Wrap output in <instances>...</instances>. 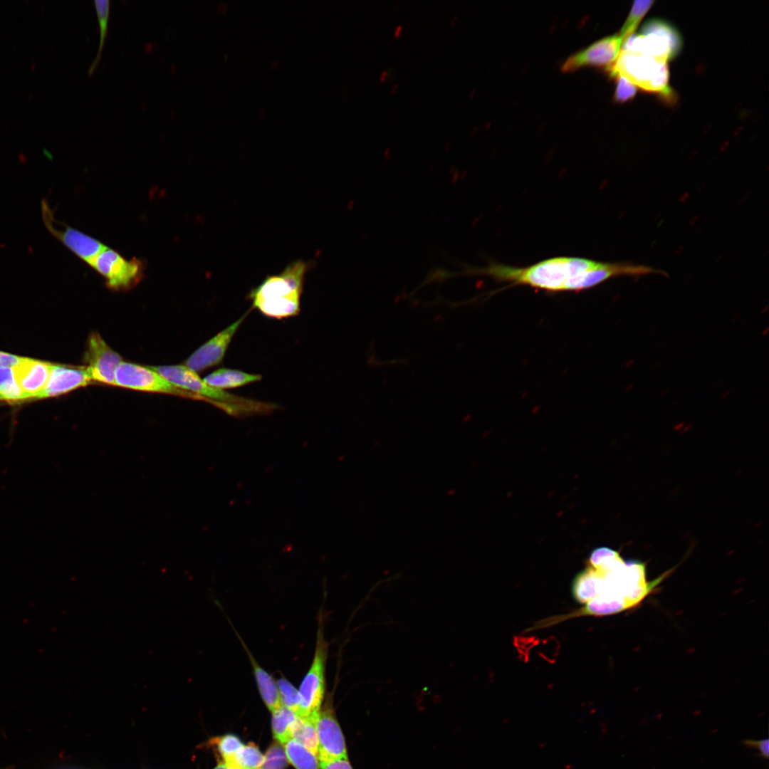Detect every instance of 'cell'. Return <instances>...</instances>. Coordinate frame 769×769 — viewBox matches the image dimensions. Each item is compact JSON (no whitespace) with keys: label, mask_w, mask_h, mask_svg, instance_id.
I'll use <instances>...</instances> for the list:
<instances>
[{"label":"cell","mask_w":769,"mask_h":769,"mask_svg":"<svg viewBox=\"0 0 769 769\" xmlns=\"http://www.w3.org/2000/svg\"><path fill=\"white\" fill-rule=\"evenodd\" d=\"M466 273L488 276L510 286H526L550 293L582 291L619 276L667 275L646 265L566 256L548 258L524 267L491 263L483 268H469Z\"/></svg>","instance_id":"6da1fadb"},{"label":"cell","mask_w":769,"mask_h":769,"mask_svg":"<svg viewBox=\"0 0 769 769\" xmlns=\"http://www.w3.org/2000/svg\"><path fill=\"white\" fill-rule=\"evenodd\" d=\"M311 267V262L297 260L279 273L267 276L247 295L252 303L251 308L279 320L297 315L300 311L305 275Z\"/></svg>","instance_id":"7a4b0ae2"},{"label":"cell","mask_w":769,"mask_h":769,"mask_svg":"<svg viewBox=\"0 0 769 769\" xmlns=\"http://www.w3.org/2000/svg\"><path fill=\"white\" fill-rule=\"evenodd\" d=\"M150 367L173 385L194 394L198 399L214 405L231 417L242 418L268 414L279 408L276 404L232 394L213 387L185 365Z\"/></svg>","instance_id":"3957f363"},{"label":"cell","mask_w":769,"mask_h":769,"mask_svg":"<svg viewBox=\"0 0 769 769\" xmlns=\"http://www.w3.org/2000/svg\"><path fill=\"white\" fill-rule=\"evenodd\" d=\"M611 78L620 75L642 90L656 93L672 100L674 92L669 86L667 62L647 55L624 49L607 68Z\"/></svg>","instance_id":"277c9868"},{"label":"cell","mask_w":769,"mask_h":769,"mask_svg":"<svg viewBox=\"0 0 769 769\" xmlns=\"http://www.w3.org/2000/svg\"><path fill=\"white\" fill-rule=\"evenodd\" d=\"M319 621L313 659L298 689L299 711L297 714L299 718L314 723L318 718L324 699L328 651L321 617Z\"/></svg>","instance_id":"5b68a950"},{"label":"cell","mask_w":769,"mask_h":769,"mask_svg":"<svg viewBox=\"0 0 769 769\" xmlns=\"http://www.w3.org/2000/svg\"><path fill=\"white\" fill-rule=\"evenodd\" d=\"M682 45L681 36L671 23L654 18L643 24L640 33L626 38L622 49L668 62L679 54Z\"/></svg>","instance_id":"8992f818"},{"label":"cell","mask_w":769,"mask_h":769,"mask_svg":"<svg viewBox=\"0 0 769 769\" xmlns=\"http://www.w3.org/2000/svg\"><path fill=\"white\" fill-rule=\"evenodd\" d=\"M43 223L48 231L76 256L90 265L106 246L97 239L58 221L47 200L41 203Z\"/></svg>","instance_id":"52a82bcc"},{"label":"cell","mask_w":769,"mask_h":769,"mask_svg":"<svg viewBox=\"0 0 769 769\" xmlns=\"http://www.w3.org/2000/svg\"><path fill=\"white\" fill-rule=\"evenodd\" d=\"M102 275L110 288L126 289L132 287L143 274V262L136 258L126 260L117 251L107 246L90 265Z\"/></svg>","instance_id":"ba28073f"},{"label":"cell","mask_w":769,"mask_h":769,"mask_svg":"<svg viewBox=\"0 0 769 769\" xmlns=\"http://www.w3.org/2000/svg\"><path fill=\"white\" fill-rule=\"evenodd\" d=\"M115 385L141 391L167 393L197 399L194 394L169 382L150 367H143L123 361L116 370Z\"/></svg>","instance_id":"9c48e42d"},{"label":"cell","mask_w":769,"mask_h":769,"mask_svg":"<svg viewBox=\"0 0 769 769\" xmlns=\"http://www.w3.org/2000/svg\"><path fill=\"white\" fill-rule=\"evenodd\" d=\"M624 40L619 34L600 39L588 47L570 56L561 66L565 72H572L585 66H605L607 68L617 60Z\"/></svg>","instance_id":"30bf717a"},{"label":"cell","mask_w":769,"mask_h":769,"mask_svg":"<svg viewBox=\"0 0 769 769\" xmlns=\"http://www.w3.org/2000/svg\"><path fill=\"white\" fill-rule=\"evenodd\" d=\"M85 361L92 381L115 385V372L122 357L97 333H92L88 338Z\"/></svg>","instance_id":"8fae6325"},{"label":"cell","mask_w":769,"mask_h":769,"mask_svg":"<svg viewBox=\"0 0 769 769\" xmlns=\"http://www.w3.org/2000/svg\"><path fill=\"white\" fill-rule=\"evenodd\" d=\"M251 310L249 309L234 323L200 346L187 360L185 366L197 373L219 365L239 328Z\"/></svg>","instance_id":"7c38bea8"},{"label":"cell","mask_w":769,"mask_h":769,"mask_svg":"<svg viewBox=\"0 0 769 769\" xmlns=\"http://www.w3.org/2000/svg\"><path fill=\"white\" fill-rule=\"evenodd\" d=\"M315 726L318 738L319 764L347 759L345 738L330 703L325 708L320 711Z\"/></svg>","instance_id":"4fadbf2b"},{"label":"cell","mask_w":769,"mask_h":769,"mask_svg":"<svg viewBox=\"0 0 769 769\" xmlns=\"http://www.w3.org/2000/svg\"><path fill=\"white\" fill-rule=\"evenodd\" d=\"M51 363L23 357L12 367L16 383L25 399H36L44 389L51 370Z\"/></svg>","instance_id":"5bb4252c"},{"label":"cell","mask_w":769,"mask_h":769,"mask_svg":"<svg viewBox=\"0 0 769 769\" xmlns=\"http://www.w3.org/2000/svg\"><path fill=\"white\" fill-rule=\"evenodd\" d=\"M91 381L85 367L75 368L53 364L48 380L36 399L63 394L77 388L85 387Z\"/></svg>","instance_id":"9a60e30c"},{"label":"cell","mask_w":769,"mask_h":769,"mask_svg":"<svg viewBox=\"0 0 769 769\" xmlns=\"http://www.w3.org/2000/svg\"><path fill=\"white\" fill-rule=\"evenodd\" d=\"M235 632L249 659L260 695L268 710L273 713L282 706L276 681L261 667L236 630Z\"/></svg>","instance_id":"2e32d148"},{"label":"cell","mask_w":769,"mask_h":769,"mask_svg":"<svg viewBox=\"0 0 769 769\" xmlns=\"http://www.w3.org/2000/svg\"><path fill=\"white\" fill-rule=\"evenodd\" d=\"M631 608L623 599L600 593L580 610L563 617V619L581 616H605L619 613Z\"/></svg>","instance_id":"e0dca14e"},{"label":"cell","mask_w":769,"mask_h":769,"mask_svg":"<svg viewBox=\"0 0 769 769\" xmlns=\"http://www.w3.org/2000/svg\"><path fill=\"white\" fill-rule=\"evenodd\" d=\"M262 376L239 370L220 368L206 376L203 380L209 385L219 389H234L260 381Z\"/></svg>","instance_id":"ac0fdd59"},{"label":"cell","mask_w":769,"mask_h":769,"mask_svg":"<svg viewBox=\"0 0 769 769\" xmlns=\"http://www.w3.org/2000/svg\"><path fill=\"white\" fill-rule=\"evenodd\" d=\"M603 577L590 566L578 573L572 582V592L574 598L581 604H585L597 596L603 587Z\"/></svg>","instance_id":"d6986e66"},{"label":"cell","mask_w":769,"mask_h":769,"mask_svg":"<svg viewBox=\"0 0 769 769\" xmlns=\"http://www.w3.org/2000/svg\"><path fill=\"white\" fill-rule=\"evenodd\" d=\"M264 762V755L251 743L244 745L230 758L224 761L231 769L260 768Z\"/></svg>","instance_id":"ffe728a7"},{"label":"cell","mask_w":769,"mask_h":769,"mask_svg":"<svg viewBox=\"0 0 769 769\" xmlns=\"http://www.w3.org/2000/svg\"><path fill=\"white\" fill-rule=\"evenodd\" d=\"M288 760L296 769H319L318 757L293 739L283 746Z\"/></svg>","instance_id":"44dd1931"},{"label":"cell","mask_w":769,"mask_h":769,"mask_svg":"<svg viewBox=\"0 0 769 769\" xmlns=\"http://www.w3.org/2000/svg\"><path fill=\"white\" fill-rule=\"evenodd\" d=\"M297 718L293 711L283 706L272 713L273 733L282 746L292 739V727Z\"/></svg>","instance_id":"7402d4cb"},{"label":"cell","mask_w":769,"mask_h":769,"mask_svg":"<svg viewBox=\"0 0 769 769\" xmlns=\"http://www.w3.org/2000/svg\"><path fill=\"white\" fill-rule=\"evenodd\" d=\"M315 724L298 717L293 725L291 736L292 739L300 743L318 757V738Z\"/></svg>","instance_id":"603a6c76"},{"label":"cell","mask_w":769,"mask_h":769,"mask_svg":"<svg viewBox=\"0 0 769 769\" xmlns=\"http://www.w3.org/2000/svg\"><path fill=\"white\" fill-rule=\"evenodd\" d=\"M110 1L109 0L94 1L99 24L100 41L97 55L88 69L89 75H93L101 59L103 46L108 33L110 8Z\"/></svg>","instance_id":"cb8c5ba5"},{"label":"cell","mask_w":769,"mask_h":769,"mask_svg":"<svg viewBox=\"0 0 769 769\" xmlns=\"http://www.w3.org/2000/svg\"><path fill=\"white\" fill-rule=\"evenodd\" d=\"M0 394L4 400L9 402L25 399L11 367H0Z\"/></svg>","instance_id":"d4e9b609"},{"label":"cell","mask_w":769,"mask_h":769,"mask_svg":"<svg viewBox=\"0 0 769 769\" xmlns=\"http://www.w3.org/2000/svg\"><path fill=\"white\" fill-rule=\"evenodd\" d=\"M654 4V1H635L624 21L619 34L625 41L631 35L634 34L638 24L648 12Z\"/></svg>","instance_id":"484cf974"},{"label":"cell","mask_w":769,"mask_h":769,"mask_svg":"<svg viewBox=\"0 0 769 769\" xmlns=\"http://www.w3.org/2000/svg\"><path fill=\"white\" fill-rule=\"evenodd\" d=\"M281 705L296 715L299 711V693L296 688L284 676L276 681Z\"/></svg>","instance_id":"4316f807"},{"label":"cell","mask_w":769,"mask_h":769,"mask_svg":"<svg viewBox=\"0 0 769 769\" xmlns=\"http://www.w3.org/2000/svg\"><path fill=\"white\" fill-rule=\"evenodd\" d=\"M265 757L262 769H285L288 765V758L284 750L278 744L274 743L268 748Z\"/></svg>","instance_id":"83f0119b"},{"label":"cell","mask_w":769,"mask_h":769,"mask_svg":"<svg viewBox=\"0 0 769 769\" xmlns=\"http://www.w3.org/2000/svg\"><path fill=\"white\" fill-rule=\"evenodd\" d=\"M613 78L616 80V88L614 99L617 103H625L632 99L637 90V88L622 76L617 75Z\"/></svg>","instance_id":"f1b7e54d"},{"label":"cell","mask_w":769,"mask_h":769,"mask_svg":"<svg viewBox=\"0 0 769 769\" xmlns=\"http://www.w3.org/2000/svg\"><path fill=\"white\" fill-rule=\"evenodd\" d=\"M244 744L240 739L231 734L222 736L218 741L217 747L224 761L230 758Z\"/></svg>","instance_id":"f546056e"},{"label":"cell","mask_w":769,"mask_h":769,"mask_svg":"<svg viewBox=\"0 0 769 769\" xmlns=\"http://www.w3.org/2000/svg\"><path fill=\"white\" fill-rule=\"evenodd\" d=\"M743 743L748 748H753L758 750L760 755L767 759L769 754V741L768 739H762L759 741L753 739H746L743 741Z\"/></svg>","instance_id":"4dcf8cb0"},{"label":"cell","mask_w":769,"mask_h":769,"mask_svg":"<svg viewBox=\"0 0 769 769\" xmlns=\"http://www.w3.org/2000/svg\"><path fill=\"white\" fill-rule=\"evenodd\" d=\"M23 357L0 351V367L14 366Z\"/></svg>","instance_id":"1f68e13d"},{"label":"cell","mask_w":769,"mask_h":769,"mask_svg":"<svg viewBox=\"0 0 769 769\" xmlns=\"http://www.w3.org/2000/svg\"><path fill=\"white\" fill-rule=\"evenodd\" d=\"M320 769H352L348 759H339L319 764Z\"/></svg>","instance_id":"d6a6232c"},{"label":"cell","mask_w":769,"mask_h":769,"mask_svg":"<svg viewBox=\"0 0 769 769\" xmlns=\"http://www.w3.org/2000/svg\"><path fill=\"white\" fill-rule=\"evenodd\" d=\"M214 769H231V768H229L224 763H221L216 767H215Z\"/></svg>","instance_id":"836d02e7"},{"label":"cell","mask_w":769,"mask_h":769,"mask_svg":"<svg viewBox=\"0 0 769 769\" xmlns=\"http://www.w3.org/2000/svg\"><path fill=\"white\" fill-rule=\"evenodd\" d=\"M402 26H400V25H399V26H397L396 27V28L394 29V36H399V33H401V31H402Z\"/></svg>","instance_id":"e575fe53"},{"label":"cell","mask_w":769,"mask_h":769,"mask_svg":"<svg viewBox=\"0 0 769 769\" xmlns=\"http://www.w3.org/2000/svg\"><path fill=\"white\" fill-rule=\"evenodd\" d=\"M387 76V71H384L380 74V80H384Z\"/></svg>","instance_id":"d590c367"},{"label":"cell","mask_w":769,"mask_h":769,"mask_svg":"<svg viewBox=\"0 0 769 769\" xmlns=\"http://www.w3.org/2000/svg\"><path fill=\"white\" fill-rule=\"evenodd\" d=\"M1 400H4V399L3 397L1 396V394H0V401Z\"/></svg>","instance_id":"8d00e7d4"},{"label":"cell","mask_w":769,"mask_h":769,"mask_svg":"<svg viewBox=\"0 0 769 769\" xmlns=\"http://www.w3.org/2000/svg\"><path fill=\"white\" fill-rule=\"evenodd\" d=\"M256 769H259V768H256Z\"/></svg>","instance_id":"74e56055"}]
</instances>
